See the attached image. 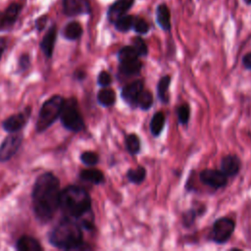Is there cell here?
<instances>
[{
	"mask_svg": "<svg viewBox=\"0 0 251 251\" xmlns=\"http://www.w3.org/2000/svg\"><path fill=\"white\" fill-rule=\"evenodd\" d=\"M60 120L63 126L70 131L79 132L84 128V121L75 97L65 100L60 114Z\"/></svg>",
	"mask_w": 251,
	"mask_h": 251,
	"instance_id": "obj_5",
	"label": "cell"
},
{
	"mask_svg": "<svg viewBox=\"0 0 251 251\" xmlns=\"http://www.w3.org/2000/svg\"><path fill=\"white\" fill-rule=\"evenodd\" d=\"M199 178L202 183L215 189L225 187L227 183V176L221 170L205 169L200 173Z\"/></svg>",
	"mask_w": 251,
	"mask_h": 251,
	"instance_id": "obj_8",
	"label": "cell"
},
{
	"mask_svg": "<svg viewBox=\"0 0 251 251\" xmlns=\"http://www.w3.org/2000/svg\"><path fill=\"white\" fill-rule=\"evenodd\" d=\"M16 248L19 251H42L43 247L40 242L34 237L23 235L16 243Z\"/></svg>",
	"mask_w": 251,
	"mask_h": 251,
	"instance_id": "obj_17",
	"label": "cell"
},
{
	"mask_svg": "<svg viewBox=\"0 0 251 251\" xmlns=\"http://www.w3.org/2000/svg\"><path fill=\"white\" fill-rule=\"evenodd\" d=\"M48 240L51 245L63 250L81 249L83 243L80 225L69 217H65L49 231Z\"/></svg>",
	"mask_w": 251,
	"mask_h": 251,
	"instance_id": "obj_2",
	"label": "cell"
},
{
	"mask_svg": "<svg viewBox=\"0 0 251 251\" xmlns=\"http://www.w3.org/2000/svg\"><path fill=\"white\" fill-rule=\"evenodd\" d=\"M134 18L135 17L132 15L125 14V15L121 16L120 18H118L113 24L117 30H119L121 32H126L132 28Z\"/></svg>",
	"mask_w": 251,
	"mask_h": 251,
	"instance_id": "obj_23",
	"label": "cell"
},
{
	"mask_svg": "<svg viewBox=\"0 0 251 251\" xmlns=\"http://www.w3.org/2000/svg\"><path fill=\"white\" fill-rule=\"evenodd\" d=\"M156 22L164 31H169L171 29V12L165 3L159 4L156 8Z\"/></svg>",
	"mask_w": 251,
	"mask_h": 251,
	"instance_id": "obj_15",
	"label": "cell"
},
{
	"mask_svg": "<svg viewBox=\"0 0 251 251\" xmlns=\"http://www.w3.org/2000/svg\"><path fill=\"white\" fill-rule=\"evenodd\" d=\"M6 46H7V42H6V39L3 38V37H0V59L6 49Z\"/></svg>",
	"mask_w": 251,
	"mask_h": 251,
	"instance_id": "obj_38",
	"label": "cell"
},
{
	"mask_svg": "<svg viewBox=\"0 0 251 251\" xmlns=\"http://www.w3.org/2000/svg\"><path fill=\"white\" fill-rule=\"evenodd\" d=\"M81 34H82V27L80 24L77 22L69 23L63 30L64 37L69 40H75L79 38Z\"/></svg>",
	"mask_w": 251,
	"mask_h": 251,
	"instance_id": "obj_22",
	"label": "cell"
},
{
	"mask_svg": "<svg viewBox=\"0 0 251 251\" xmlns=\"http://www.w3.org/2000/svg\"><path fill=\"white\" fill-rule=\"evenodd\" d=\"M131 46L135 49V51L137 52V54L139 55V57L142 56H146L148 54V47L146 42L142 39V37L140 36H136L132 38V42H131Z\"/></svg>",
	"mask_w": 251,
	"mask_h": 251,
	"instance_id": "obj_30",
	"label": "cell"
},
{
	"mask_svg": "<svg viewBox=\"0 0 251 251\" xmlns=\"http://www.w3.org/2000/svg\"><path fill=\"white\" fill-rule=\"evenodd\" d=\"M244 3L246 5H251V0H244Z\"/></svg>",
	"mask_w": 251,
	"mask_h": 251,
	"instance_id": "obj_40",
	"label": "cell"
},
{
	"mask_svg": "<svg viewBox=\"0 0 251 251\" xmlns=\"http://www.w3.org/2000/svg\"><path fill=\"white\" fill-rule=\"evenodd\" d=\"M197 216V213L195 210H188L187 212H185L183 214V224L186 226H191L193 223H194V220Z\"/></svg>",
	"mask_w": 251,
	"mask_h": 251,
	"instance_id": "obj_34",
	"label": "cell"
},
{
	"mask_svg": "<svg viewBox=\"0 0 251 251\" xmlns=\"http://www.w3.org/2000/svg\"><path fill=\"white\" fill-rule=\"evenodd\" d=\"M64 13L68 16H77L88 14L90 12V5L87 0H64Z\"/></svg>",
	"mask_w": 251,
	"mask_h": 251,
	"instance_id": "obj_11",
	"label": "cell"
},
{
	"mask_svg": "<svg viewBox=\"0 0 251 251\" xmlns=\"http://www.w3.org/2000/svg\"><path fill=\"white\" fill-rule=\"evenodd\" d=\"M80 161L86 165V166H95L98 161H99V157L95 152L92 151H85L80 155Z\"/></svg>",
	"mask_w": 251,
	"mask_h": 251,
	"instance_id": "obj_32",
	"label": "cell"
},
{
	"mask_svg": "<svg viewBox=\"0 0 251 251\" xmlns=\"http://www.w3.org/2000/svg\"><path fill=\"white\" fill-rule=\"evenodd\" d=\"M165 123H166L165 114L163 112H161V111L156 112L152 116L150 124H149V128H150L151 134L153 136H155V137H158L161 134V132L163 131V129H164Z\"/></svg>",
	"mask_w": 251,
	"mask_h": 251,
	"instance_id": "obj_19",
	"label": "cell"
},
{
	"mask_svg": "<svg viewBox=\"0 0 251 251\" xmlns=\"http://www.w3.org/2000/svg\"><path fill=\"white\" fill-rule=\"evenodd\" d=\"M56 36H57V27H56V25H53L48 29L47 33L45 34V36L43 37V39L40 43V48L47 58L52 57L54 45H55V41H56Z\"/></svg>",
	"mask_w": 251,
	"mask_h": 251,
	"instance_id": "obj_16",
	"label": "cell"
},
{
	"mask_svg": "<svg viewBox=\"0 0 251 251\" xmlns=\"http://www.w3.org/2000/svg\"><path fill=\"white\" fill-rule=\"evenodd\" d=\"M126 177L129 182L134 184H140L144 181L146 177V170L141 166H138L135 169H129L126 172Z\"/></svg>",
	"mask_w": 251,
	"mask_h": 251,
	"instance_id": "obj_25",
	"label": "cell"
},
{
	"mask_svg": "<svg viewBox=\"0 0 251 251\" xmlns=\"http://www.w3.org/2000/svg\"><path fill=\"white\" fill-rule=\"evenodd\" d=\"M97 101L103 107H111L116 102V93L111 88L102 87L97 93Z\"/></svg>",
	"mask_w": 251,
	"mask_h": 251,
	"instance_id": "obj_20",
	"label": "cell"
},
{
	"mask_svg": "<svg viewBox=\"0 0 251 251\" xmlns=\"http://www.w3.org/2000/svg\"><path fill=\"white\" fill-rule=\"evenodd\" d=\"M235 223L232 219L222 217L217 219L209 233V239L217 244H224L228 241L234 231Z\"/></svg>",
	"mask_w": 251,
	"mask_h": 251,
	"instance_id": "obj_6",
	"label": "cell"
},
{
	"mask_svg": "<svg viewBox=\"0 0 251 251\" xmlns=\"http://www.w3.org/2000/svg\"><path fill=\"white\" fill-rule=\"evenodd\" d=\"M79 177L83 181H87L93 184H101L105 180L104 174L97 169L82 170L79 174Z\"/></svg>",
	"mask_w": 251,
	"mask_h": 251,
	"instance_id": "obj_18",
	"label": "cell"
},
{
	"mask_svg": "<svg viewBox=\"0 0 251 251\" xmlns=\"http://www.w3.org/2000/svg\"><path fill=\"white\" fill-rule=\"evenodd\" d=\"M176 115H177V120H178L179 124L186 125L190 119L189 105L186 103H183L180 106H178L176 109Z\"/></svg>",
	"mask_w": 251,
	"mask_h": 251,
	"instance_id": "obj_29",
	"label": "cell"
},
{
	"mask_svg": "<svg viewBox=\"0 0 251 251\" xmlns=\"http://www.w3.org/2000/svg\"><path fill=\"white\" fill-rule=\"evenodd\" d=\"M59 208L65 217L79 219L91 210V198L84 188L68 185L61 190Z\"/></svg>",
	"mask_w": 251,
	"mask_h": 251,
	"instance_id": "obj_3",
	"label": "cell"
},
{
	"mask_svg": "<svg viewBox=\"0 0 251 251\" xmlns=\"http://www.w3.org/2000/svg\"><path fill=\"white\" fill-rule=\"evenodd\" d=\"M135 0H116L109 7L107 18L109 22L114 23L118 18L126 14L133 6Z\"/></svg>",
	"mask_w": 251,
	"mask_h": 251,
	"instance_id": "obj_10",
	"label": "cell"
},
{
	"mask_svg": "<svg viewBox=\"0 0 251 251\" xmlns=\"http://www.w3.org/2000/svg\"><path fill=\"white\" fill-rule=\"evenodd\" d=\"M221 171L227 176H235L240 171V160L235 155H226L221 160Z\"/></svg>",
	"mask_w": 251,
	"mask_h": 251,
	"instance_id": "obj_13",
	"label": "cell"
},
{
	"mask_svg": "<svg viewBox=\"0 0 251 251\" xmlns=\"http://www.w3.org/2000/svg\"><path fill=\"white\" fill-rule=\"evenodd\" d=\"M153 105V96L149 90L143 89L137 96L134 106L139 107L141 110H148Z\"/></svg>",
	"mask_w": 251,
	"mask_h": 251,
	"instance_id": "obj_26",
	"label": "cell"
},
{
	"mask_svg": "<svg viewBox=\"0 0 251 251\" xmlns=\"http://www.w3.org/2000/svg\"><path fill=\"white\" fill-rule=\"evenodd\" d=\"M132 29L137 34H146L150 29V25L144 19H142L140 17H135Z\"/></svg>",
	"mask_w": 251,
	"mask_h": 251,
	"instance_id": "obj_31",
	"label": "cell"
},
{
	"mask_svg": "<svg viewBox=\"0 0 251 251\" xmlns=\"http://www.w3.org/2000/svg\"><path fill=\"white\" fill-rule=\"evenodd\" d=\"M30 107H26L24 112L12 115L8 117L3 123L2 126L5 131L12 133V132H18L20 131L25 125L26 124L28 118L30 117Z\"/></svg>",
	"mask_w": 251,
	"mask_h": 251,
	"instance_id": "obj_9",
	"label": "cell"
},
{
	"mask_svg": "<svg viewBox=\"0 0 251 251\" xmlns=\"http://www.w3.org/2000/svg\"><path fill=\"white\" fill-rule=\"evenodd\" d=\"M242 64L245 69L251 71V52H249L243 56Z\"/></svg>",
	"mask_w": 251,
	"mask_h": 251,
	"instance_id": "obj_37",
	"label": "cell"
},
{
	"mask_svg": "<svg viewBox=\"0 0 251 251\" xmlns=\"http://www.w3.org/2000/svg\"><path fill=\"white\" fill-rule=\"evenodd\" d=\"M112 82L111 75L106 71H101L97 77V83L101 87H108Z\"/></svg>",
	"mask_w": 251,
	"mask_h": 251,
	"instance_id": "obj_33",
	"label": "cell"
},
{
	"mask_svg": "<svg viewBox=\"0 0 251 251\" xmlns=\"http://www.w3.org/2000/svg\"><path fill=\"white\" fill-rule=\"evenodd\" d=\"M30 67V58L27 54H23L19 59V70L21 72L26 71Z\"/></svg>",
	"mask_w": 251,
	"mask_h": 251,
	"instance_id": "obj_35",
	"label": "cell"
},
{
	"mask_svg": "<svg viewBox=\"0 0 251 251\" xmlns=\"http://www.w3.org/2000/svg\"><path fill=\"white\" fill-rule=\"evenodd\" d=\"M141 68H142V63L139 61V59L120 63V72L126 75H137L139 74Z\"/></svg>",
	"mask_w": 251,
	"mask_h": 251,
	"instance_id": "obj_21",
	"label": "cell"
},
{
	"mask_svg": "<svg viewBox=\"0 0 251 251\" xmlns=\"http://www.w3.org/2000/svg\"><path fill=\"white\" fill-rule=\"evenodd\" d=\"M144 89L143 81L140 79L134 80L128 84H126L121 92L122 98L129 105H134L135 100L139 93Z\"/></svg>",
	"mask_w": 251,
	"mask_h": 251,
	"instance_id": "obj_12",
	"label": "cell"
},
{
	"mask_svg": "<svg viewBox=\"0 0 251 251\" xmlns=\"http://www.w3.org/2000/svg\"><path fill=\"white\" fill-rule=\"evenodd\" d=\"M75 77L78 80H82L85 77V73L83 71H76L75 73Z\"/></svg>",
	"mask_w": 251,
	"mask_h": 251,
	"instance_id": "obj_39",
	"label": "cell"
},
{
	"mask_svg": "<svg viewBox=\"0 0 251 251\" xmlns=\"http://www.w3.org/2000/svg\"><path fill=\"white\" fill-rule=\"evenodd\" d=\"M24 135L18 132L10 133L0 145V162H7L18 152L23 143Z\"/></svg>",
	"mask_w": 251,
	"mask_h": 251,
	"instance_id": "obj_7",
	"label": "cell"
},
{
	"mask_svg": "<svg viewBox=\"0 0 251 251\" xmlns=\"http://www.w3.org/2000/svg\"><path fill=\"white\" fill-rule=\"evenodd\" d=\"M126 147L127 152L130 155H136L139 153L140 148H141V142L139 137L134 134V133H130L128 135H126Z\"/></svg>",
	"mask_w": 251,
	"mask_h": 251,
	"instance_id": "obj_28",
	"label": "cell"
},
{
	"mask_svg": "<svg viewBox=\"0 0 251 251\" xmlns=\"http://www.w3.org/2000/svg\"><path fill=\"white\" fill-rule=\"evenodd\" d=\"M60 181L59 178L50 172H46L37 176L32 192V209L36 219L46 224L52 220L60 203Z\"/></svg>",
	"mask_w": 251,
	"mask_h": 251,
	"instance_id": "obj_1",
	"label": "cell"
},
{
	"mask_svg": "<svg viewBox=\"0 0 251 251\" xmlns=\"http://www.w3.org/2000/svg\"><path fill=\"white\" fill-rule=\"evenodd\" d=\"M64 102L65 99L61 95H53L42 104L36 121V131L38 133L45 131L60 118Z\"/></svg>",
	"mask_w": 251,
	"mask_h": 251,
	"instance_id": "obj_4",
	"label": "cell"
},
{
	"mask_svg": "<svg viewBox=\"0 0 251 251\" xmlns=\"http://www.w3.org/2000/svg\"><path fill=\"white\" fill-rule=\"evenodd\" d=\"M135 59H139V55L131 45L124 46L118 52V60L120 63L128 62Z\"/></svg>",
	"mask_w": 251,
	"mask_h": 251,
	"instance_id": "obj_27",
	"label": "cell"
},
{
	"mask_svg": "<svg viewBox=\"0 0 251 251\" xmlns=\"http://www.w3.org/2000/svg\"><path fill=\"white\" fill-rule=\"evenodd\" d=\"M171 83V76L170 75H164L162 76L157 84V94L159 99L163 103H168L169 96H168V89Z\"/></svg>",
	"mask_w": 251,
	"mask_h": 251,
	"instance_id": "obj_24",
	"label": "cell"
},
{
	"mask_svg": "<svg viewBox=\"0 0 251 251\" xmlns=\"http://www.w3.org/2000/svg\"><path fill=\"white\" fill-rule=\"evenodd\" d=\"M22 6L18 3L11 4L3 13H0V30L11 26L18 19Z\"/></svg>",
	"mask_w": 251,
	"mask_h": 251,
	"instance_id": "obj_14",
	"label": "cell"
},
{
	"mask_svg": "<svg viewBox=\"0 0 251 251\" xmlns=\"http://www.w3.org/2000/svg\"><path fill=\"white\" fill-rule=\"evenodd\" d=\"M46 23H47V16H42L36 20L35 26L38 30H42L45 27Z\"/></svg>",
	"mask_w": 251,
	"mask_h": 251,
	"instance_id": "obj_36",
	"label": "cell"
}]
</instances>
